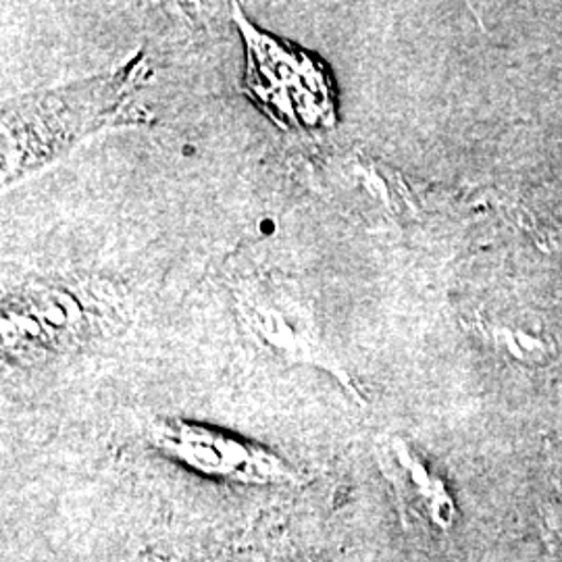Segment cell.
I'll return each mask as SVG.
<instances>
[{
  "mask_svg": "<svg viewBox=\"0 0 562 562\" xmlns=\"http://www.w3.org/2000/svg\"><path fill=\"white\" fill-rule=\"evenodd\" d=\"M140 65L130 63L102 78L76 81L4 106L2 176L13 183L25 173L57 161L78 142L113 120L130 88L140 78Z\"/></svg>",
  "mask_w": 562,
  "mask_h": 562,
  "instance_id": "6da1fadb",
  "label": "cell"
},
{
  "mask_svg": "<svg viewBox=\"0 0 562 562\" xmlns=\"http://www.w3.org/2000/svg\"><path fill=\"white\" fill-rule=\"evenodd\" d=\"M246 41V86L273 120L285 127H327L336 121V99L322 63L271 38L236 11Z\"/></svg>",
  "mask_w": 562,
  "mask_h": 562,
  "instance_id": "7a4b0ae2",
  "label": "cell"
},
{
  "mask_svg": "<svg viewBox=\"0 0 562 562\" xmlns=\"http://www.w3.org/2000/svg\"><path fill=\"white\" fill-rule=\"evenodd\" d=\"M148 436L165 457L213 480L240 485H283L299 480V473L280 454L215 427L155 419Z\"/></svg>",
  "mask_w": 562,
  "mask_h": 562,
  "instance_id": "3957f363",
  "label": "cell"
},
{
  "mask_svg": "<svg viewBox=\"0 0 562 562\" xmlns=\"http://www.w3.org/2000/svg\"><path fill=\"white\" fill-rule=\"evenodd\" d=\"M4 348L21 357H38L71 344L88 327L78 296L59 288L27 290L20 301L4 306Z\"/></svg>",
  "mask_w": 562,
  "mask_h": 562,
  "instance_id": "277c9868",
  "label": "cell"
},
{
  "mask_svg": "<svg viewBox=\"0 0 562 562\" xmlns=\"http://www.w3.org/2000/svg\"><path fill=\"white\" fill-rule=\"evenodd\" d=\"M378 457L404 525L448 533L457 521V504L443 480L429 471L415 448L394 436L383 440Z\"/></svg>",
  "mask_w": 562,
  "mask_h": 562,
  "instance_id": "5b68a950",
  "label": "cell"
},
{
  "mask_svg": "<svg viewBox=\"0 0 562 562\" xmlns=\"http://www.w3.org/2000/svg\"><path fill=\"white\" fill-rule=\"evenodd\" d=\"M543 543L552 554H562V492L542 510Z\"/></svg>",
  "mask_w": 562,
  "mask_h": 562,
  "instance_id": "8992f818",
  "label": "cell"
}]
</instances>
